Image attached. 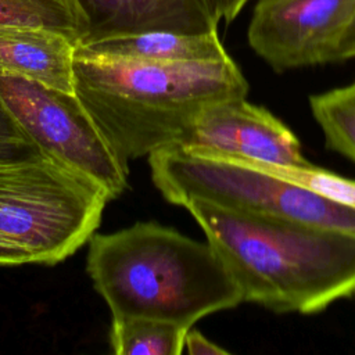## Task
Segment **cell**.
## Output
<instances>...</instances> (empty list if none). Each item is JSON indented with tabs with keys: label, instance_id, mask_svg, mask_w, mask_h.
<instances>
[{
	"label": "cell",
	"instance_id": "5bb4252c",
	"mask_svg": "<svg viewBox=\"0 0 355 355\" xmlns=\"http://www.w3.org/2000/svg\"><path fill=\"white\" fill-rule=\"evenodd\" d=\"M326 147L355 164V80L309 97Z\"/></svg>",
	"mask_w": 355,
	"mask_h": 355
},
{
	"label": "cell",
	"instance_id": "7a4b0ae2",
	"mask_svg": "<svg viewBox=\"0 0 355 355\" xmlns=\"http://www.w3.org/2000/svg\"><path fill=\"white\" fill-rule=\"evenodd\" d=\"M184 208L229 268L243 302L309 315L355 294L354 234L202 201Z\"/></svg>",
	"mask_w": 355,
	"mask_h": 355
},
{
	"label": "cell",
	"instance_id": "6da1fadb",
	"mask_svg": "<svg viewBox=\"0 0 355 355\" xmlns=\"http://www.w3.org/2000/svg\"><path fill=\"white\" fill-rule=\"evenodd\" d=\"M248 82L230 58L155 62L73 57V90L100 132L128 165L130 159L179 147L211 104L247 97Z\"/></svg>",
	"mask_w": 355,
	"mask_h": 355
},
{
	"label": "cell",
	"instance_id": "8fae6325",
	"mask_svg": "<svg viewBox=\"0 0 355 355\" xmlns=\"http://www.w3.org/2000/svg\"><path fill=\"white\" fill-rule=\"evenodd\" d=\"M75 53L155 62H198L230 57L218 31L209 33L153 31L114 36L78 44Z\"/></svg>",
	"mask_w": 355,
	"mask_h": 355
},
{
	"label": "cell",
	"instance_id": "44dd1931",
	"mask_svg": "<svg viewBox=\"0 0 355 355\" xmlns=\"http://www.w3.org/2000/svg\"><path fill=\"white\" fill-rule=\"evenodd\" d=\"M354 295H355V294H354Z\"/></svg>",
	"mask_w": 355,
	"mask_h": 355
},
{
	"label": "cell",
	"instance_id": "30bf717a",
	"mask_svg": "<svg viewBox=\"0 0 355 355\" xmlns=\"http://www.w3.org/2000/svg\"><path fill=\"white\" fill-rule=\"evenodd\" d=\"M75 44L58 32L0 25V73H12L69 93Z\"/></svg>",
	"mask_w": 355,
	"mask_h": 355
},
{
	"label": "cell",
	"instance_id": "e0dca14e",
	"mask_svg": "<svg viewBox=\"0 0 355 355\" xmlns=\"http://www.w3.org/2000/svg\"><path fill=\"white\" fill-rule=\"evenodd\" d=\"M191 355H220L229 354L226 348L219 347L208 337H205L198 330H193L191 327L187 330L184 337V348Z\"/></svg>",
	"mask_w": 355,
	"mask_h": 355
},
{
	"label": "cell",
	"instance_id": "277c9868",
	"mask_svg": "<svg viewBox=\"0 0 355 355\" xmlns=\"http://www.w3.org/2000/svg\"><path fill=\"white\" fill-rule=\"evenodd\" d=\"M151 180L164 198L186 207L202 201L227 211L288 219L355 236V208L254 162L168 147L148 155Z\"/></svg>",
	"mask_w": 355,
	"mask_h": 355
},
{
	"label": "cell",
	"instance_id": "ffe728a7",
	"mask_svg": "<svg viewBox=\"0 0 355 355\" xmlns=\"http://www.w3.org/2000/svg\"><path fill=\"white\" fill-rule=\"evenodd\" d=\"M32 263V258L22 247L0 237V266H17Z\"/></svg>",
	"mask_w": 355,
	"mask_h": 355
},
{
	"label": "cell",
	"instance_id": "4fadbf2b",
	"mask_svg": "<svg viewBox=\"0 0 355 355\" xmlns=\"http://www.w3.org/2000/svg\"><path fill=\"white\" fill-rule=\"evenodd\" d=\"M0 25L49 29L64 35L75 46L86 35L76 0H0Z\"/></svg>",
	"mask_w": 355,
	"mask_h": 355
},
{
	"label": "cell",
	"instance_id": "3957f363",
	"mask_svg": "<svg viewBox=\"0 0 355 355\" xmlns=\"http://www.w3.org/2000/svg\"><path fill=\"white\" fill-rule=\"evenodd\" d=\"M86 270L112 318L143 316L190 329L243 302L234 277L211 243L155 222L93 234Z\"/></svg>",
	"mask_w": 355,
	"mask_h": 355
},
{
	"label": "cell",
	"instance_id": "2e32d148",
	"mask_svg": "<svg viewBox=\"0 0 355 355\" xmlns=\"http://www.w3.org/2000/svg\"><path fill=\"white\" fill-rule=\"evenodd\" d=\"M44 155L17 122L0 96V165Z\"/></svg>",
	"mask_w": 355,
	"mask_h": 355
},
{
	"label": "cell",
	"instance_id": "ba28073f",
	"mask_svg": "<svg viewBox=\"0 0 355 355\" xmlns=\"http://www.w3.org/2000/svg\"><path fill=\"white\" fill-rule=\"evenodd\" d=\"M179 147L272 166L311 165L291 129L266 108L245 97L227 98L207 107Z\"/></svg>",
	"mask_w": 355,
	"mask_h": 355
},
{
	"label": "cell",
	"instance_id": "7c38bea8",
	"mask_svg": "<svg viewBox=\"0 0 355 355\" xmlns=\"http://www.w3.org/2000/svg\"><path fill=\"white\" fill-rule=\"evenodd\" d=\"M187 330L153 318H112L110 343L116 355H180Z\"/></svg>",
	"mask_w": 355,
	"mask_h": 355
},
{
	"label": "cell",
	"instance_id": "9a60e30c",
	"mask_svg": "<svg viewBox=\"0 0 355 355\" xmlns=\"http://www.w3.org/2000/svg\"><path fill=\"white\" fill-rule=\"evenodd\" d=\"M254 162V161H251ZM265 169H269L277 175H282L295 183L304 184L323 196L330 197L334 201L355 208V180L344 178L341 175L326 171L320 166L306 165L301 168L272 166L259 162H254Z\"/></svg>",
	"mask_w": 355,
	"mask_h": 355
},
{
	"label": "cell",
	"instance_id": "52a82bcc",
	"mask_svg": "<svg viewBox=\"0 0 355 355\" xmlns=\"http://www.w3.org/2000/svg\"><path fill=\"white\" fill-rule=\"evenodd\" d=\"M355 0H258L247 39L273 71L333 62Z\"/></svg>",
	"mask_w": 355,
	"mask_h": 355
},
{
	"label": "cell",
	"instance_id": "d6986e66",
	"mask_svg": "<svg viewBox=\"0 0 355 355\" xmlns=\"http://www.w3.org/2000/svg\"><path fill=\"white\" fill-rule=\"evenodd\" d=\"M355 58V11L340 35L333 53V62Z\"/></svg>",
	"mask_w": 355,
	"mask_h": 355
},
{
	"label": "cell",
	"instance_id": "ac0fdd59",
	"mask_svg": "<svg viewBox=\"0 0 355 355\" xmlns=\"http://www.w3.org/2000/svg\"><path fill=\"white\" fill-rule=\"evenodd\" d=\"M250 0H207L215 21L230 24L243 11Z\"/></svg>",
	"mask_w": 355,
	"mask_h": 355
},
{
	"label": "cell",
	"instance_id": "5b68a950",
	"mask_svg": "<svg viewBox=\"0 0 355 355\" xmlns=\"http://www.w3.org/2000/svg\"><path fill=\"white\" fill-rule=\"evenodd\" d=\"M108 201L93 180L46 155L0 165V237L32 263L55 265L78 251Z\"/></svg>",
	"mask_w": 355,
	"mask_h": 355
},
{
	"label": "cell",
	"instance_id": "8992f818",
	"mask_svg": "<svg viewBox=\"0 0 355 355\" xmlns=\"http://www.w3.org/2000/svg\"><path fill=\"white\" fill-rule=\"evenodd\" d=\"M0 96L42 153L98 184L110 200L128 187V165L114 153L75 93L0 73Z\"/></svg>",
	"mask_w": 355,
	"mask_h": 355
},
{
	"label": "cell",
	"instance_id": "9c48e42d",
	"mask_svg": "<svg viewBox=\"0 0 355 355\" xmlns=\"http://www.w3.org/2000/svg\"><path fill=\"white\" fill-rule=\"evenodd\" d=\"M86 24L79 43L141 32L218 31L207 0H76ZM78 46V44H76Z\"/></svg>",
	"mask_w": 355,
	"mask_h": 355
}]
</instances>
